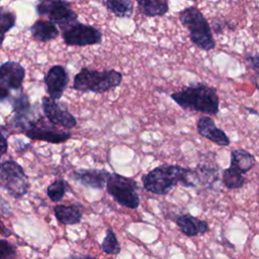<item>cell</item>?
<instances>
[{
    "label": "cell",
    "instance_id": "1",
    "mask_svg": "<svg viewBox=\"0 0 259 259\" xmlns=\"http://www.w3.org/2000/svg\"><path fill=\"white\" fill-rule=\"evenodd\" d=\"M143 187L146 191L157 195H166L175 186L197 187L199 180L194 168H185L177 164L160 165L142 177Z\"/></svg>",
    "mask_w": 259,
    "mask_h": 259
},
{
    "label": "cell",
    "instance_id": "2",
    "mask_svg": "<svg viewBox=\"0 0 259 259\" xmlns=\"http://www.w3.org/2000/svg\"><path fill=\"white\" fill-rule=\"evenodd\" d=\"M170 98L181 108L207 115L220 111V98L213 87L203 83H192L170 94Z\"/></svg>",
    "mask_w": 259,
    "mask_h": 259
},
{
    "label": "cell",
    "instance_id": "3",
    "mask_svg": "<svg viewBox=\"0 0 259 259\" xmlns=\"http://www.w3.org/2000/svg\"><path fill=\"white\" fill-rule=\"evenodd\" d=\"M122 78V73L114 69L98 71L84 67L74 76L73 89L83 93L100 94L118 87Z\"/></svg>",
    "mask_w": 259,
    "mask_h": 259
},
{
    "label": "cell",
    "instance_id": "4",
    "mask_svg": "<svg viewBox=\"0 0 259 259\" xmlns=\"http://www.w3.org/2000/svg\"><path fill=\"white\" fill-rule=\"evenodd\" d=\"M178 16L181 24L189 31V38L194 46L203 51H210L215 48L211 27L196 6L191 5L184 8Z\"/></svg>",
    "mask_w": 259,
    "mask_h": 259
},
{
    "label": "cell",
    "instance_id": "5",
    "mask_svg": "<svg viewBox=\"0 0 259 259\" xmlns=\"http://www.w3.org/2000/svg\"><path fill=\"white\" fill-rule=\"evenodd\" d=\"M0 185L15 199H21L29 190L27 175L21 165L13 159H7L1 162Z\"/></svg>",
    "mask_w": 259,
    "mask_h": 259
},
{
    "label": "cell",
    "instance_id": "6",
    "mask_svg": "<svg viewBox=\"0 0 259 259\" xmlns=\"http://www.w3.org/2000/svg\"><path fill=\"white\" fill-rule=\"evenodd\" d=\"M139 188V184L135 179L115 172L111 173L106 184L108 194L118 204L131 209H136L140 205Z\"/></svg>",
    "mask_w": 259,
    "mask_h": 259
},
{
    "label": "cell",
    "instance_id": "7",
    "mask_svg": "<svg viewBox=\"0 0 259 259\" xmlns=\"http://www.w3.org/2000/svg\"><path fill=\"white\" fill-rule=\"evenodd\" d=\"M35 12L39 16H47L50 21L58 24L61 30L79 21L78 14L71 4L61 0H42L35 5Z\"/></svg>",
    "mask_w": 259,
    "mask_h": 259
},
{
    "label": "cell",
    "instance_id": "8",
    "mask_svg": "<svg viewBox=\"0 0 259 259\" xmlns=\"http://www.w3.org/2000/svg\"><path fill=\"white\" fill-rule=\"evenodd\" d=\"M64 42L69 47H87L102 42V32L93 25L76 22L62 30Z\"/></svg>",
    "mask_w": 259,
    "mask_h": 259
},
{
    "label": "cell",
    "instance_id": "9",
    "mask_svg": "<svg viewBox=\"0 0 259 259\" xmlns=\"http://www.w3.org/2000/svg\"><path fill=\"white\" fill-rule=\"evenodd\" d=\"M24 136L33 141H41L50 144H62L72 137L71 132H62L56 130L50 121H45L44 116L33 118L26 128L22 132Z\"/></svg>",
    "mask_w": 259,
    "mask_h": 259
},
{
    "label": "cell",
    "instance_id": "10",
    "mask_svg": "<svg viewBox=\"0 0 259 259\" xmlns=\"http://www.w3.org/2000/svg\"><path fill=\"white\" fill-rule=\"evenodd\" d=\"M25 78L24 67L16 61H6L0 67V100H8L11 91H21Z\"/></svg>",
    "mask_w": 259,
    "mask_h": 259
},
{
    "label": "cell",
    "instance_id": "11",
    "mask_svg": "<svg viewBox=\"0 0 259 259\" xmlns=\"http://www.w3.org/2000/svg\"><path fill=\"white\" fill-rule=\"evenodd\" d=\"M40 106L45 117L55 126L65 130H72L77 125L76 117L68 110L65 103H60L50 96H44Z\"/></svg>",
    "mask_w": 259,
    "mask_h": 259
},
{
    "label": "cell",
    "instance_id": "12",
    "mask_svg": "<svg viewBox=\"0 0 259 259\" xmlns=\"http://www.w3.org/2000/svg\"><path fill=\"white\" fill-rule=\"evenodd\" d=\"M70 82L69 74L62 65L52 66L46 73L44 83L48 96L55 100L62 98Z\"/></svg>",
    "mask_w": 259,
    "mask_h": 259
},
{
    "label": "cell",
    "instance_id": "13",
    "mask_svg": "<svg viewBox=\"0 0 259 259\" xmlns=\"http://www.w3.org/2000/svg\"><path fill=\"white\" fill-rule=\"evenodd\" d=\"M111 173L105 169H77L71 173V179L80 183L83 186L103 189L106 187L107 181Z\"/></svg>",
    "mask_w": 259,
    "mask_h": 259
},
{
    "label": "cell",
    "instance_id": "14",
    "mask_svg": "<svg viewBox=\"0 0 259 259\" xmlns=\"http://www.w3.org/2000/svg\"><path fill=\"white\" fill-rule=\"evenodd\" d=\"M196 131L199 136L209 140L221 147H227L231 141L227 134L215 125L214 120L208 115L200 116L196 121Z\"/></svg>",
    "mask_w": 259,
    "mask_h": 259
},
{
    "label": "cell",
    "instance_id": "15",
    "mask_svg": "<svg viewBox=\"0 0 259 259\" xmlns=\"http://www.w3.org/2000/svg\"><path fill=\"white\" fill-rule=\"evenodd\" d=\"M176 225L179 230L188 237H194L200 234H204L208 231V225L205 221L199 220L189 213L180 214L176 219Z\"/></svg>",
    "mask_w": 259,
    "mask_h": 259
},
{
    "label": "cell",
    "instance_id": "16",
    "mask_svg": "<svg viewBox=\"0 0 259 259\" xmlns=\"http://www.w3.org/2000/svg\"><path fill=\"white\" fill-rule=\"evenodd\" d=\"M82 208L80 203L57 204L54 206V213L59 223L63 225H76L82 220Z\"/></svg>",
    "mask_w": 259,
    "mask_h": 259
},
{
    "label": "cell",
    "instance_id": "17",
    "mask_svg": "<svg viewBox=\"0 0 259 259\" xmlns=\"http://www.w3.org/2000/svg\"><path fill=\"white\" fill-rule=\"evenodd\" d=\"M29 30L33 39L40 42L53 40L60 35V30L57 27V24L50 20L37 19L29 27Z\"/></svg>",
    "mask_w": 259,
    "mask_h": 259
},
{
    "label": "cell",
    "instance_id": "18",
    "mask_svg": "<svg viewBox=\"0 0 259 259\" xmlns=\"http://www.w3.org/2000/svg\"><path fill=\"white\" fill-rule=\"evenodd\" d=\"M256 164L255 156L249 151L239 148L231 152L230 166L240 171L243 175L248 173Z\"/></svg>",
    "mask_w": 259,
    "mask_h": 259
},
{
    "label": "cell",
    "instance_id": "19",
    "mask_svg": "<svg viewBox=\"0 0 259 259\" xmlns=\"http://www.w3.org/2000/svg\"><path fill=\"white\" fill-rule=\"evenodd\" d=\"M140 13L147 17L163 16L169 11V3L165 0H138Z\"/></svg>",
    "mask_w": 259,
    "mask_h": 259
},
{
    "label": "cell",
    "instance_id": "20",
    "mask_svg": "<svg viewBox=\"0 0 259 259\" xmlns=\"http://www.w3.org/2000/svg\"><path fill=\"white\" fill-rule=\"evenodd\" d=\"M102 4L118 18H130L134 13V3L131 0H105Z\"/></svg>",
    "mask_w": 259,
    "mask_h": 259
},
{
    "label": "cell",
    "instance_id": "21",
    "mask_svg": "<svg viewBox=\"0 0 259 259\" xmlns=\"http://www.w3.org/2000/svg\"><path fill=\"white\" fill-rule=\"evenodd\" d=\"M222 182L227 189H239L246 183L243 174L232 166L223 170Z\"/></svg>",
    "mask_w": 259,
    "mask_h": 259
},
{
    "label": "cell",
    "instance_id": "22",
    "mask_svg": "<svg viewBox=\"0 0 259 259\" xmlns=\"http://www.w3.org/2000/svg\"><path fill=\"white\" fill-rule=\"evenodd\" d=\"M194 169L198 176L199 186L211 187L219 180V170L215 167L207 164H200Z\"/></svg>",
    "mask_w": 259,
    "mask_h": 259
},
{
    "label": "cell",
    "instance_id": "23",
    "mask_svg": "<svg viewBox=\"0 0 259 259\" xmlns=\"http://www.w3.org/2000/svg\"><path fill=\"white\" fill-rule=\"evenodd\" d=\"M69 190V184L65 179L59 178L47 187V195L53 202L61 201Z\"/></svg>",
    "mask_w": 259,
    "mask_h": 259
},
{
    "label": "cell",
    "instance_id": "24",
    "mask_svg": "<svg viewBox=\"0 0 259 259\" xmlns=\"http://www.w3.org/2000/svg\"><path fill=\"white\" fill-rule=\"evenodd\" d=\"M16 23V15L13 11L6 7H0V30H1V40L3 42L5 34L11 30Z\"/></svg>",
    "mask_w": 259,
    "mask_h": 259
},
{
    "label": "cell",
    "instance_id": "25",
    "mask_svg": "<svg viewBox=\"0 0 259 259\" xmlns=\"http://www.w3.org/2000/svg\"><path fill=\"white\" fill-rule=\"evenodd\" d=\"M101 247H102V250L106 254L117 255L120 252V246L117 241V238H116L114 232L110 228H108L106 230V234L103 239Z\"/></svg>",
    "mask_w": 259,
    "mask_h": 259
},
{
    "label": "cell",
    "instance_id": "26",
    "mask_svg": "<svg viewBox=\"0 0 259 259\" xmlns=\"http://www.w3.org/2000/svg\"><path fill=\"white\" fill-rule=\"evenodd\" d=\"M15 247L5 239L0 240V259H14Z\"/></svg>",
    "mask_w": 259,
    "mask_h": 259
},
{
    "label": "cell",
    "instance_id": "27",
    "mask_svg": "<svg viewBox=\"0 0 259 259\" xmlns=\"http://www.w3.org/2000/svg\"><path fill=\"white\" fill-rule=\"evenodd\" d=\"M246 65L254 72L259 75V55L258 54H247L244 57Z\"/></svg>",
    "mask_w": 259,
    "mask_h": 259
},
{
    "label": "cell",
    "instance_id": "28",
    "mask_svg": "<svg viewBox=\"0 0 259 259\" xmlns=\"http://www.w3.org/2000/svg\"><path fill=\"white\" fill-rule=\"evenodd\" d=\"M226 28L234 29V27H233V26L231 25V23L228 22V21H225V20L220 19V18H213V19H212V29H213V31H214L217 34L223 33V31H224Z\"/></svg>",
    "mask_w": 259,
    "mask_h": 259
},
{
    "label": "cell",
    "instance_id": "29",
    "mask_svg": "<svg viewBox=\"0 0 259 259\" xmlns=\"http://www.w3.org/2000/svg\"><path fill=\"white\" fill-rule=\"evenodd\" d=\"M0 128H1V155L3 156L4 154H6L8 149L7 140L10 135V131L8 130L6 124H1Z\"/></svg>",
    "mask_w": 259,
    "mask_h": 259
},
{
    "label": "cell",
    "instance_id": "30",
    "mask_svg": "<svg viewBox=\"0 0 259 259\" xmlns=\"http://www.w3.org/2000/svg\"><path fill=\"white\" fill-rule=\"evenodd\" d=\"M67 259H97V258H94L89 255H73L68 257Z\"/></svg>",
    "mask_w": 259,
    "mask_h": 259
},
{
    "label": "cell",
    "instance_id": "31",
    "mask_svg": "<svg viewBox=\"0 0 259 259\" xmlns=\"http://www.w3.org/2000/svg\"><path fill=\"white\" fill-rule=\"evenodd\" d=\"M2 234H3L4 236H9V235L11 234V233L9 232V230H7L3 224H2Z\"/></svg>",
    "mask_w": 259,
    "mask_h": 259
}]
</instances>
